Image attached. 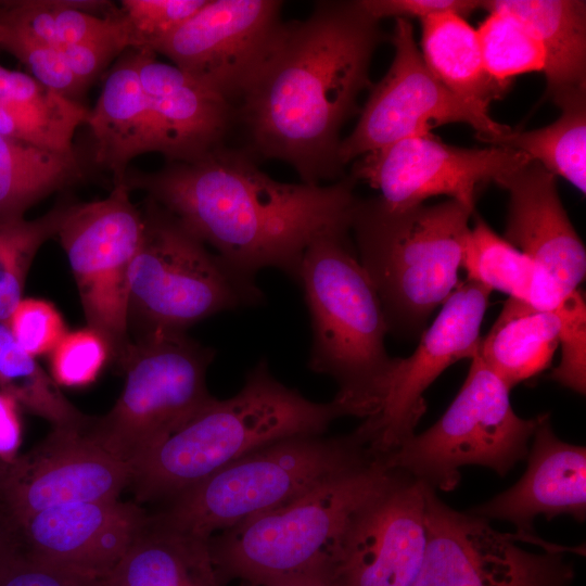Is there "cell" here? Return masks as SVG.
<instances>
[{
  "label": "cell",
  "mask_w": 586,
  "mask_h": 586,
  "mask_svg": "<svg viewBox=\"0 0 586 586\" xmlns=\"http://www.w3.org/2000/svg\"><path fill=\"white\" fill-rule=\"evenodd\" d=\"M383 40L359 1H319L305 20L282 22L239 99L250 150L290 164L304 183L341 179L340 131L371 87Z\"/></svg>",
  "instance_id": "6da1fadb"
},
{
  "label": "cell",
  "mask_w": 586,
  "mask_h": 586,
  "mask_svg": "<svg viewBox=\"0 0 586 586\" xmlns=\"http://www.w3.org/2000/svg\"><path fill=\"white\" fill-rule=\"evenodd\" d=\"M125 183L142 190L241 275L275 268L296 284L308 244L321 232L351 225L356 180L330 184L272 179L251 154L222 144L155 171L128 169Z\"/></svg>",
  "instance_id": "7a4b0ae2"
},
{
  "label": "cell",
  "mask_w": 586,
  "mask_h": 586,
  "mask_svg": "<svg viewBox=\"0 0 586 586\" xmlns=\"http://www.w3.org/2000/svg\"><path fill=\"white\" fill-rule=\"evenodd\" d=\"M349 416L334 398L316 403L278 381L266 359L246 374L230 398L213 397L188 422L131 466L137 504L168 500L228 464L277 441L321 435Z\"/></svg>",
  "instance_id": "3957f363"
},
{
  "label": "cell",
  "mask_w": 586,
  "mask_h": 586,
  "mask_svg": "<svg viewBox=\"0 0 586 586\" xmlns=\"http://www.w3.org/2000/svg\"><path fill=\"white\" fill-rule=\"evenodd\" d=\"M349 231L336 226L308 244L297 284L313 333L308 368L335 381L349 416L367 419L380 411L398 358L385 348V315Z\"/></svg>",
  "instance_id": "277c9868"
},
{
  "label": "cell",
  "mask_w": 586,
  "mask_h": 586,
  "mask_svg": "<svg viewBox=\"0 0 586 586\" xmlns=\"http://www.w3.org/2000/svg\"><path fill=\"white\" fill-rule=\"evenodd\" d=\"M405 472L384 456L331 477L292 501L209 538L226 583L316 579L335 585L345 533L356 513Z\"/></svg>",
  "instance_id": "5b68a950"
},
{
  "label": "cell",
  "mask_w": 586,
  "mask_h": 586,
  "mask_svg": "<svg viewBox=\"0 0 586 586\" xmlns=\"http://www.w3.org/2000/svg\"><path fill=\"white\" fill-rule=\"evenodd\" d=\"M473 212L451 199L405 208L390 207L379 198L357 199L351 231L388 332L423 331L432 313L459 285Z\"/></svg>",
  "instance_id": "8992f818"
},
{
  "label": "cell",
  "mask_w": 586,
  "mask_h": 586,
  "mask_svg": "<svg viewBox=\"0 0 586 586\" xmlns=\"http://www.w3.org/2000/svg\"><path fill=\"white\" fill-rule=\"evenodd\" d=\"M378 457L357 429L341 436L283 438L228 464L152 515L165 525L209 539L217 531L279 508Z\"/></svg>",
  "instance_id": "52a82bcc"
},
{
  "label": "cell",
  "mask_w": 586,
  "mask_h": 586,
  "mask_svg": "<svg viewBox=\"0 0 586 586\" xmlns=\"http://www.w3.org/2000/svg\"><path fill=\"white\" fill-rule=\"evenodd\" d=\"M143 233L129 277V333L187 332L226 310L265 300L255 279L212 253L176 217L146 198Z\"/></svg>",
  "instance_id": "ba28073f"
},
{
  "label": "cell",
  "mask_w": 586,
  "mask_h": 586,
  "mask_svg": "<svg viewBox=\"0 0 586 586\" xmlns=\"http://www.w3.org/2000/svg\"><path fill=\"white\" fill-rule=\"evenodd\" d=\"M215 355L187 332L135 337L117 364L123 391L107 413L90 418L87 434L131 468L213 399L206 373Z\"/></svg>",
  "instance_id": "9c48e42d"
},
{
  "label": "cell",
  "mask_w": 586,
  "mask_h": 586,
  "mask_svg": "<svg viewBox=\"0 0 586 586\" xmlns=\"http://www.w3.org/2000/svg\"><path fill=\"white\" fill-rule=\"evenodd\" d=\"M467 378L446 412L425 432L386 454V463L424 485L450 492L459 469L479 464L505 476L527 457L528 441L543 415L520 418L507 385L475 355Z\"/></svg>",
  "instance_id": "30bf717a"
},
{
  "label": "cell",
  "mask_w": 586,
  "mask_h": 586,
  "mask_svg": "<svg viewBox=\"0 0 586 586\" xmlns=\"http://www.w3.org/2000/svg\"><path fill=\"white\" fill-rule=\"evenodd\" d=\"M124 182L101 200L69 203L58 231L87 327L107 343L117 366L131 343L129 277L143 233V214Z\"/></svg>",
  "instance_id": "8fae6325"
},
{
  "label": "cell",
  "mask_w": 586,
  "mask_h": 586,
  "mask_svg": "<svg viewBox=\"0 0 586 586\" xmlns=\"http://www.w3.org/2000/svg\"><path fill=\"white\" fill-rule=\"evenodd\" d=\"M391 39L393 62L385 76L372 86L356 127L341 140L339 158L343 166L396 141L432 133V129L446 124H469L479 139L512 130L464 103L431 73L408 20H395Z\"/></svg>",
  "instance_id": "7c38bea8"
},
{
  "label": "cell",
  "mask_w": 586,
  "mask_h": 586,
  "mask_svg": "<svg viewBox=\"0 0 586 586\" xmlns=\"http://www.w3.org/2000/svg\"><path fill=\"white\" fill-rule=\"evenodd\" d=\"M426 546L412 586H571L563 548L532 552L488 520L456 511L425 489Z\"/></svg>",
  "instance_id": "4fadbf2b"
},
{
  "label": "cell",
  "mask_w": 586,
  "mask_h": 586,
  "mask_svg": "<svg viewBox=\"0 0 586 586\" xmlns=\"http://www.w3.org/2000/svg\"><path fill=\"white\" fill-rule=\"evenodd\" d=\"M531 160L502 146L466 149L433 133L410 137L359 157L351 176L380 192L385 205L405 208L446 195L474 209L476 195L489 182Z\"/></svg>",
  "instance_id": "5bb4252c"
},
{
  "label": "cell",
  "mask_w": 586,
  "mask_h": 586,
  "mask_svg": "<svg viewBox=\"0 0 586 586\" xmlns=\"http://www.w3.org/2000/svg\"><path fill=\"white\" fill-rule=\"evenodd\" d=\"M491 293L477 282H460L415 352L398 358L380 411L357 428L373 451L384 456L410 438L426 409L425 390L450 365L477 354Z\"/></svg>",
  "instance_id": "9a60e30c"
},
{
  "label": "cell",
  "mask_w": 586,
  "mask_h": 586,
  "mask_svg": "<svg viewBox=\"0 0 586 586\" xmlns=\"http://www.w3.org/2000/svg\"><path fill=\"white\" fill-rule=\"evenodd\" d=\"M86 426L52 429L30 451L0 460V510L16 534L18 524L34 513L119 499L129 486L130 466L100 447Z\"/></svg>",
  "instance_id": "2e32d148"
},
{
  "label": "cell",
  "mask_w": 586,
  "mask_h": 586,
  "mask_svg": "<svg viewBox=\"0 0 586 586\" xmlns=\"http://www.w3.org/2000/svg\"><path fill=\"white\" fill-rule=\"evenodd\" d=\"M281 7L276 0H207L154 52L232 104L276 37Z\"/></svg>",
  "instance_id": "e0dca14e"
},
{
  "label": "cell",
  "mask_w": 586,
  "mask_h": 586,
  "mask_svg": "<svg viewBox=\"0 0 586 586\" xmlns=\"http://www.w3.org/2000/svg\"><path fill=\"white\" fill-rule=\"evenodd\" d=\"M426 485L407 473L353 518L336 586H412L426 546Z\"/></svg>",
  "instance_id": "ac0fdd59"
},
{
  "label": "cell",
  "mask_w": 586,
  "mask_h": 586,
  "mask_svg": "<svg viewBox=\"0 0 586 586\" xmlns=\"http://www.w3.org/2000/svg\"><path fill=\"white\" fill-rule=\"evenodd\" d=\"M150 514L119 499L52 507L17 526L20 550L50 563L105 577L145 527Z\"/></svg>",
  "instance_id": "d6986e66"
},
{
  "label": "cell",
  "mask_w": 586,
  "mask_h": 586,
  "mask_svg": "<svg viewBox=\"0 0 586 586\" xmlns=\"http://www.w3.org/2000/svg\"><path fill=\"white\" fill-rule=\"evenodd\" d=\"M509 192L505 240L543 267L569 294L586 273V251L557 190L556 176L530 161L496 182Z\"/></svg>",
  "instance_id": "ffe728a7"
},
{
  "label": "cell",
  "mask_w": 586,
  "mask_h": 586,
  "mask_svg": "<svg viewBox=\"0 0 586 586\" xmlns=\"http://www.w3.org/2000/svg\"><path fill=\"white\" fill-rule=\"evenodd\" d=\"M156 53L136 49L138 77L152 114L160 153L167 161H190L221 144L232 104Z\"/></svg>",
  "instance_id": "44dd1931"
},
{
  "label": "cell",
  "mask_w": 586,
  "mask_h": 586,
  "mask_svg": "<svg viewBox=\"0 0 586 586\" xmlns=\"http://www.w3.org/2000/svg\"><path fill=\"white\" fill-rule=\"evenodd\" d=\"M527 454V469L510 488L474 507L470 513L486 520L507 521L519 535L533 531L537 515L547 520L568 514L586 518V449L561 441L544 413Z\"/></svg>",
  "instance_id": "7402d4cb"
},
{
  "label": "cell",
  "mask_w": 586,
  "mask_h": 586,
  "mask_svg": "<svg viewBox=\"0 0 586 586\" xmlns=\"http://www.w3.org/2000/svg\"><path fill=\"white\" fill-rule=\"evenodd\" d=\"M93 138V161L124 182L129 163L137 156L160 153L154 120L141 88L136 49L119 55L107 73L101 94L87 122Z\"/></svg>",
  "instance_id": "603a6c76"
},
{
  "label": "cell",
  "mask_w": 586,
  "mask_h": 586,
  "mask_svg": "<svg viewBox=\"0 0 586 586\" xmlns=\"http://www.w3.org/2000/svg\"><path fill=\"white\" fill-rule=\"evenodd\" d=\"M209 539L165 525L150 514L145 527L103 586H225Z\"/></svg>",
  "instance_id": "cb8c5ba5"
},
{
  "label": "cell",
  "mask_w": 586,
  "mask_h": 586,
  "mask_svg": "<svg viewBox=\"0 0 586 586\" xmlns=\"http://www.w3.org/2000/svg\"><path fill=\"white\" fill-rule=\"evenodd\" d=\"M90 109L0 65V135L60 154H77L73 139Z\"/></svg>",
  "instance_id": "d4e9b609"
},
{
  "label": "cell",
  "mask_w": 586,
  "mask_h": 586,
  "mask_svg": "<svg viewBox=\"0 0 586 586\" xmlns=\"http://www.w3.org/2000/svg\"><path fill=\"white\" fill-rule=\"evenodd\" d=\"M488 12L518 18L538 40L550 97L586 88V2L581 0H488Z\"/></svg>",
  "instance_id": "484cf974"
},
{
  "label": "cell",
  "mask_w": 586,
  "mask_h": 586,
  "mask_svg": "<svg viewBox=\"0 0 586 586\" xmlns=\"http://www.w3.org/2000/svg\"><path fill=\"white\" fill-rule=\"evenodd\" d=\"M560 332L557 311L509 297L476 355L511 390L550 366Z\"/></svg>",
  "instance_id": "4316f807"
},
{
  "label": "cell",
  "mask_w": 586,
  "mask_h": 586,
  "mask_svg": "<svg viewBox=\"0 0 586 586\" xmlns=\"http://www.w3.org/2000/svg\"><path fill=\"white\" fill-rule=\"evenodd\" d=\"M421 55L431 73L474 110L488 114L494 100L502 99L510 85L486 71L476 29L454 13L421 20Z\"/></svg>",
  "instance_id": "83f0119b"
},
{
  "label": "cell",
  "mask_w": 586,
  "mask_h": 586,
  "mask_svg": "<svg viewBox=\"0 0 586 586\" xmlns=\"http://www.w3.org/2000/svg\"><path fill=\"white\" fill-rule=\"evenodd\" d=\"M461 268L467 280L536 309L555 311L568 295L543 267L498 237L480 217L470 231Z\"/></svg>",
  "instance_id": "f1b7e54d"
},
{
  "label": "cell",
  "mask_w": 586,
  "mask_h": 586,
  "mask_svg": "<svg viewBox=\"0 0 586 586\" xmlns=\"http://www.w3.org/2000/svg\"><path fill=\"white\" fill-rule=\"evenodd\" d=\"M561 115L552 124L531 131L480 139L493 146L524 153L555 176L586 192V88L551 97Z\"/></svg>",
  "instance_id": "f546056e"
},
{
  "label": "cell",
  "mask_w": 586,
  "mask_h": 586,
  "mask_svg": "<svg viewBox=\"0 0 586 586\" xmlns=\"http://www.w3.org/2000/svg\"><path fill=\"white\" fill-rule=\"evenodd\" d=\"M84 176L77 154H60L0 135V220L25 217L37 202Z\"/></svg>",
  "instance_id": "4dcf8cb0"
},
{
  "label": "cell",
  "mask_w": 586,
  "mask_h": 586,
  "mask_svg": "<svg viewBox=\"0 0 586 586\" xmlns=\"http://www.w3.org/2000/svg\"><path fill=\"white\" fill-rule=\"evenodd\" d=\"M0 391L47 420L52 429H80L90 419L64 396L36 358L20 346L3 321H0Z\"/></svg>",
  "instance_id": "1f68e13d"
},
{
  "label": "cell",
  "mask_w": 586,
  "mask_h": 586,
  "mask_svg": "<svg viewBox=\"0 0 586 586\" xmlns=\"http://www.w3.org/2000/svg\"><path fill=\"white\" fill-rule=\"evenodd\" d=\"M0 23L18 28L55 50L99 39L122 26L118 15L90 14L76 9L72 0L0 1Z\"/></svg>",
  "instance_id": "d6a6232c"
},
{
  "label": "cell",
  "mask_w": 586,
  "mask_h": 586,
  "mask_svg": "<svg viewBox=\"0 0 586 586\" xmlns=\"http://www.w3.org/2000/svg\"><path fill=\"white\" fill-rule=\"evenodd\" d=\"M69 203L62 202L40 217L0 220V321L5 322L23 291L31 263L58 234Z\"/></svg>",
  "instance_id": "836d02e7"
},
{
  "label": "cell",
  "mask_w": 586,
  "mask_h": 586,
  "mask_svg": "<svg viewBox=\"0 0 586 586\" xmlns=\"http://www.w3.org/2000/svg\"><path fill=\"white\" fill-rule=\"evenodd\" d=\"M488 13L476 29L487 73L494 79L511 85L518 75L544 71V51L532 33L505 11Z\"/></svg>",
  "instance_id": "e575fe53"
},
{
  "label": "cell",
  "mask_w": 586,
  "mask_h": 586,
  "mask_svg": "<svg viewBox=\"0 0 586 586\" xmlns=\"http://www.w3.org/2000/svg\"><path fill=\"white\" fill-rule=\"evenodd\" d=\"M207 0H123L119 21L129 49H155Z\"/></svg>",
  "instance_id": "d590c367"
},
{
  "label": "cell",
  "mask_w": 586,
  "mask_h": 586,
  "mask_svg": "<svg viewBox=\"0 0 586 586\" xmlns=\"http://www.w3.org/2000/svg\"><path fill=\"white\" fill-rule=\"evenodd\" d=\"M49 355L52 379L67 387L91 384L111 360L105 340L88 327L67 332Z\"/></svg>",
  "instance_id": "8d00e7d4"
},
{
  "label": "cell",
  "mask_w": 586,
  "mask_h": 586,
  "mask_svg": "<svg viewBox=\"0 0 586 586\" xmlns=\"http://www.w3.org/2000/svg\"><path fill=\"white\" fill-rule=\"evenodd\" d=\"M1 24L0 46L13 54L29 69L30 75L42 85L78 101L86 87L65 65L54 48L43 44L23 30Z\"/></svg>",
  "instance_id": "74e56055"
},
{
  "label": "cell",
  "mask_w": 586,
  "mask_h": 586,
  "mask_svg": "<svg viewBox=\"0 0 586 586\" xmlns=\"http://www.w3.org/2000/svg\"><path fill=\"white\" fill-rule=\"evenodd\" d=\"M561 318V359L550 379L585 395L586 391V306L576 290L569 293L555 310Z\"/></svg>",
  "instance_id": "f35d334b"
},
{
  "label": "cell",
  "mask_w": 586,
  "mask_h": 586,
  "mask_svg": "<svg viewBox=\"0 0 586 586\" xmlns=\"http://www.w3.org/2000/svg\"><path fill=\"white\" fill-rule=\"evenodd\" d=\"M5 323L20 346L35 358L50 354L68 332L55 306L35 297H23Z\"/></svg>",
  "instance_id": "ab89813d"
},
{
  "label": "cell",
  "mask_w": 586,
  "mask_h": 586,
  "mask_svg": "<svg viewBox=\"0 0 586 586\" xmlns=\"http://www.w3.org/2000/svg\"><path fill=\"white\" fill-rule=\"evenodd\" d=\"M0 586H103V578L16 550L0 562Z\"/></svg>",
  "instance_id": "60d3db41"
},
{
  "label": "cell",
  "mask_w": 586,
  "mask_h": 586,
  "mask_svg": "<svg viewBox=\"0 0 586 586\" xmlns=\"http://www.w3.org/2000/svg\"><path fill=\"white\" fill-rule=\"evenodd\" d=\"M128 49L122 25L118 30L107 36L66 46L58 51L68 69L87 88L115 59H118Z\"/></svg>",
  "instance_id": "b9f144b4"
},
{
  "label": "cell",
  "mask_w": 586,
  "mask_h": 586,
  "mask_svg": "<svg viewBox=\"0 0 586 586\" xmlns=\"http://www.w3.org/2000/svg\"><path fill=\"white\" fill-rule=\"evenodd\" d=\"M359 3L378 21L385 17L423 20L443 13L464 17L482 8V1L477 0H359Z\"/></svg>",
  "instance_id": "7bdbcfd3"
},
{
  "label": "cell",
  "mask_w": 586,
  "mask_h": 586,
  "mask_svg": "<svg viewBox=\"0 0 586 586\" xmlns=\"http://www.w3.org/2000/svg\"><path fill=\"white\" fill-rule=\"evenodd\" d=\"M21 441L22 426L17 413V403L0 391V460L14 459Z\"/></svg>",
  "instance_id": "ee69618b"
},
{
  "label": "cell",
  "mask_w": 586,
  "mask_h": 586,
  "mask_svg": "<svg viewBox=\"0 0 586 586\" xmlns=\"http://www.w3.org/2000/svg\"><path fill=\"white\" fill-rule=\"evenodd\" d=\"M16 550H20L17 535L0 510V562Z\"/></svg>",
  "instance_id": "f6af8a7d"
},
{
  "label": "cell",
  "mask_w": 586,
  "mask_h": 586,
  "mask_svg": "<svg viewBox=\"0 0 586 586\" xmlns=\"http://www.w3.org/2000/svg\"><path fill=\"white\" fill-rule=\"evenodd\" d=\"M246 586H336L331 583L316 579H289L266 584H246Z\"/></svg>",
  "instance_id": "bcb514c9"
},
{
  "label": "cell",
  "mask_w": 586,
  "mask_h": 586,
  "mask_svg": "<svg viewBox=\"0 0 586 586\" xmlns=\"http://www.w3.org/2000/svg\"><path fill=\"white\" fill-rule=\"evenodd\" d=\"M0 36H1V24H0Z\"/></svg>",
  "instance_id": "7dc6e473"
}]
</instances>
